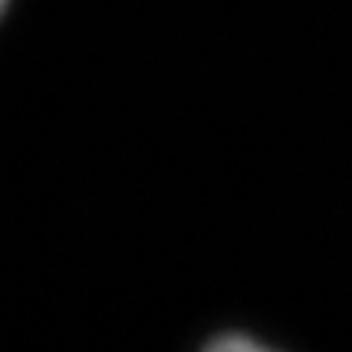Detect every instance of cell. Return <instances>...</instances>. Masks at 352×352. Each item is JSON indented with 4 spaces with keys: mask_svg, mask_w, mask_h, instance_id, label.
<instances>
[{
    "mask_svg": "<svg viewBox=\"0 0 352 352\" xmlns=\"http://www.w3.org/2000/svg\"><path fill=\"white\" fill-rule=\"evenodd\" d=\"M6 6H9V0H0V18H3V12H6Z\"/></svg>",
    "mask_w": 352,
    "mask_h": 352,
    "instance_id": "1",
    "label": "cell"
}]
</instances>
